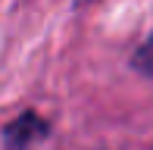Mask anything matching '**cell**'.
Returning <instances> with one entry per match:
<instances>
[{
  "mask_svg": "<svg viewBox=\"0 0 153 150\" xmlns=\"http://www.w3.org/2000/svg\"><path fill=\"white\" fill-rule=\"evenodd\" d=\"M47 134H50V128L38 113H22L3 128V150H31Z\"/></svg>",
  "mask_w": 153,
  "mask_h": 150,
  "instance_id": "cell-1",
  "label": "cell"
},
{
  "mask_svg": "<svg viewBox=\"0 0 153 150\" xmlns=\"http://www.w3.org/2000/svg\"><path fill=\"white\" fill-rule=\"evenodd\" d=\"M131 66H134L141 75H147V78H153V35L144 41L141 47L134 50V56H131Z\"/></svg>",
  "mask_w": 153,
  "mask_h": 150,
  "instance_id": "cell-2",
  "label": "cell"
},
{
  "mask_svg": "<svg viewBox=\"0 0 153 150\" xmlns=\"http://www.w3.org/2000/svg\"><path fill=\"white\" fill-rule=\"evenodd\" d=\"M78 3H88V0H78Z\"/></svg>",
  "mask_w": 153,
  "mask_h": 150,
  "instance_id": "cell-3",
  "label": "cell"
}]
</instances>
